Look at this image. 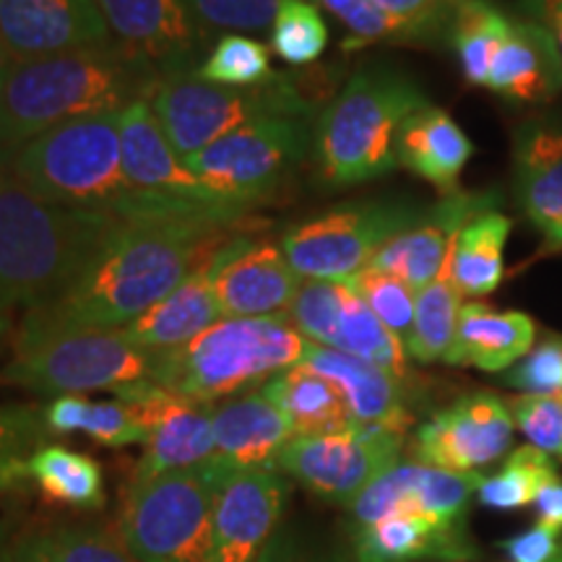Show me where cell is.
<instances>
[{
	"label": "cell",
	"mask_w": 562,
	"mask_h": 562,
	"mask_svg": "<svg viewBox=\"0 0 562 562\" xmlns=\"http://www.w3.org/2000/svg\"><path fill=\"white\" fill-rule=\"evenodd\" d=\"M261 222L252 216H178L123 222L94 261L58 297L26 311L30 331H117L131 326L224 243Z\"/></svg>",
	"instance_id": "cell-1"
},
{
	"label": "cell",
	"mask_w": 562,
	"mask_h": 562,
	"mask_svg": "<svg viewBox=\"0 0 562 562\" xmlns=\"http://www.w3.org/2000/svg\"><path fill=\"white\" fill-rule=\"evenodd\" d=\"M159 74L117 42L89 50L16 60L0 87V146L16 154L42 133L149 100Z\"/></svg>",
	"instance_id": "cell-2"
},
{
	"label": "cell",
	"mask_w": 562,
	"mask_h": 562,
	"mask_svg": "<svg viewBox=\"0 0 562 562\" xmlns=\"http://www.w3.org/2000/svg\"><path fill=\"white\" fill-rule=\"evenodd\" d=\"M121 224L100 211L42 199L9 167L0 170V311H30L58 297Z\"/></svg>",
	"instance_id": "cell-3"
},
{
	"label": "cell",
	"mask_w": 562,
	"mask_h": 562,
	"mask_svg": "<svg viewBox=\"0 0 562 562\" xmlns=\"http://www.w3.org/2000/svg\"><path fill=\"white\" fill-rule=\"evenodd\" d=\"M9 170L42 199L100 211L121 222L211 216L191 214L133 191L123 170L121 112L76 117L42 133L13 154Z\"/></svg>",
	"instance_id": "cell-4"
},
{
	"label": "cell",
	"mask_w": 562,
	"mask_h": 562,
	"mask_svg": "<svg viewBox=\"0 0 562 562\" xmlns=\"http://www.w3.org/2000/svg\"><path fill=\"white\" fill-rule=\"evenodd\" d=\"M409 76L364 66L349 76L315 128V165L328 188H351L398 167L396 138L406 117L425 108Z\"/></svg>",
	"instance_id": "cell-5"
},
{
	"label": "cell",
	"mask_w": 562,
	"mask_h": 562,
	"mask_svg": "<svg viewBox=\"0 0 562 562\" xmlns=\"http://www.w3.org/2000/svg\"><path fill=\"white\" fill-rule=\"evenodd\" d=\"M307 339L286 315L220 318L186 347L157 355L151 381L211 404L263 389L302 362Z\"/></svg>",
	"instance_id": "cell-6"
},
{
	"label": "cell",
	"mask_w": 562,
	"mask_h": 562,
	"mask_svg": "<svg viewBox=\"0 0 562 562\" xmlns=\"http://www.w3.org/2000/svg\"><path fill=\"white\" fill-rule=\"evenodd\" d=\"M11 360L0 370V383L42 393L81 396L151 381L157 355L117 331H30L16 328Z\"/></svg>",
	"instance_id": "cell-7"
},
{
	"label": "cell",
	"mask_w": 562,
	"mask_h": 562,
	"mask_svg": "<svg viewBox=\"0 0 562 562\" xmlns=\"http://www.w3.org/2000/svg\"><path fill=\"white\" fill-rule=\"evenodd\" d=\"M149 104L182 161L261 117H313V102L297 87V79L279 70L258 87H224L201 79L199 70H180L161 76Z\"/></svg>",
	"instance_id": "cell-8"
},
{
	"label": "cell",
	"mask_w": 562,
	"mask_h": 562,
	"mask_svg": "<svg viewBox=\"0 0 562 562\" xmlns=\"http://www.w3.org/2000/svg\"><path fill=\"white\" fill-rule=\"evenodd\" d=\"M214 463L136 480L125 490L117 537L138 562H203L211 542L216 492Z\"/></svg>",
	"instance_id": "cell-9"
},
{
	"label": "cell",
	"mask_w": 562,
	"mask_h": 562,
	"mask_svg": "<svg viewBox=\"0 0 562 562\" xmlns=\"http://www.w3.org/2000/svg\"><path fill=\"white\" fill-rule=\"evenodd\" d=\"M311 121L302 115L261 117L214 140L186 165L211 191L258 209L305 161L315 144Z\"/></svg>",
	"instance_id": "cell-10"
},
{
	"label": "cell",
	"mask_w": 562,
	"mask_h": 562,
	"mask_svg": "<svg viewBox=\"0 0 562 562\" xmlns=\"http://www.w3.org/2000/svg\"><path fill=\"white\" fill-rule=\"evenodd\" d=\"M422 214L425 209L414 201L344 203L286 229L281 248L302 279L347 281L368 269L378 250Z\"/></svg>",
	"instance_id": "cell-11"
},
{
	"label": "cell",
	"mask_w": 562,
	"mask_h": 562,
	"mask_svg": "<svg viewBox=\"0 0 562 562\" xmlns=\"http://www.w3.org/2000/svg\"><path fill=\"white\" fill-rule=\"evenodd\" d=\"M406 432L362 427L328 435H297L281 451L277 469L313 495L349 505L402 459Z\"/></svg>",
	"instance_id": "cell-12"
},
{
	"label": "cell",
	"mask_w": 562,
	"mask_h": 562,
	"mask_svg": "<svg viewBox=\"0 0 562 562\" xmlns=\"http://www.w3.org/2000/svg\"><path fill=\"white\" fill-rule=\"evenodd\" d=\"M121 146L125 178L140 195L191 211V214L250 216L256 211L211 191L188 170V165L161 131L149 100L131 102L121 112Z\"/></svg>",
	"instance_id": "cell-13"
},
{
	"label": "cell",
	"mask_w": 562,
	"mask_h": 562,
	"mask_svg": "<svg viewBox=\"0 0 562 562\" xmlns=\"http://www.w3.org/2000/svg\"><path fill=\"white\" fill-rule=\"evenodd\" d=\"M146 427V451L136 480L199 469L214 459V406L180 396L154 381L115 391Z\"/></svg>",
	"instance_id": "cell-14"
},
{
	"label": "cell",
	"mask_w": 562,
	"mask_h": 562,
	"mask_svg": "<svg viewBox=\"0 0 562 562\" xmlns=\"http://www.w3.org/2000/svg\"><path fill=\"white\" fill-rule=\"evenodd\" d=\"M513 430L516 422L508 402L487 391L469 393L419 427L414 453L427 467L476 474L510 451Z\"/></svg>",
	"instance_id": "cell-15"
},
{
	"label": "cell",
	"mask_w": 562,
	"mask_h": 562,
	"mask_svg": "<svg viewBox=\"0 0 562 562\" xmlns=\"http://www.w3.org/2000/svg\"><path fill=\"white\" fill-rule=\"evenodd\" d=\"M292 482L279 469L229 474L216 492L203 562H258L290 503Z\"/></svg>",
	"instance_id": "cell-16"
},
{
	"label": "cell",
	"mask_w": 562,
	"mask_h": 562,
	"mask_svg": "<svg viewBox=\"0 0 562 562\" xmlns=\"http://www.w3.org/2000/svg\"><path fill=\"white\" fill-rule=\"evenodd\" d=\"M258 229L235 235L209 261L224 318L284 315L302 284L284 248L258 240Z\"/></svg>",
	"instance_id": "cell-17"
},
{
	"label": "cell",
	"mask_w": 562,
	"mask_h": 562,
	"mask_svg": "<svg viewBox=\"0 0 562 562\" xmlns=\"http://www.w3.org/2000/svg\"><path fill=\"white\" fill-rule=\"evenodd\" d=\"M484 474H459L412 461L391 467L349 505L355 526L378 521L391 513H414L442 529L467 531V513Z\"/></svg>",
	"instance_id": "cell-18"
},
{
	"label": "cell",
	"mask_w": 562,
	"mask_h": 562,
	"mask_svg": "<svg viewBox=\"0 0 562 562\" xmlns=\"http://www.w3.org/2000/svg\"><path fill=\"white\" fill-rule=\"evenodd\" d=\"M501 201V191H461L459 188V191L442 193V199L425 209V214L409 229L398 232L391 243H385L370 266L404 279L414 290H422L440 277L461 229L480 214L497 211Z\"/></svg>",
	"instance_id": "cell-19"
},
{
	"label": "cell",
	"mask_w": 562,
	"mask_h": 562,
	"mask_svg": "<svg viewBox=\"0 0 562 562\" xmlns=\"http://www.w3.org/2000/svg\"><path fill=\"white\" fill-rule=\"evenodd\" d=\"M0 40L13 63L115 42L97 0H0Z\"/></svg>",
	"instance_id": "cell-20"
},
{
	"label": "cell",
	"mask_w": 562,
	"mask_h": 562,
	"mask_svg": "<svg viewBox=\"0 0 562 562\" xmlns=\"http://www.w3.org/2000/svg\"><path fill=\"white\" fill-rule=\"evenodd\" d=\"M112 40L161 76L199 70V21L182 0H97Z\"/></svg>",
	"instance_id": "cell-21"
},
{
	"label": "cell",
	"mask_w": 562,
	"mask_h": 562,
	"mask_svg": "<svg viewBox=\"0 0 562 562\" xmlns=\"http://www.w3.org/2000/svg\"><path fill=\"white\" fill-rule=\"evenodd\" d=\"M294 430L266 389L214 406V463L224 480L250 469H277Z\"/></svg>",
	"instance_id": "cell-22"
},
{
	"label": "cell",
	"mask_w": 562,
	"mask_h": 562,
	"mask_svg": "<svg viewBox=\"0 0 562 562\" xmlns=\"http://www.w3.org/2000/svg\"><path fill=\"white\" fill-rule=\"evenodd\" d=\"M300 364L315 370L336 385L355 425L391 427V430L409 432L414 419L406 409L404 381L389 375L375 364L313 341H307L305 357Z\"/></svg>",
	"instance_id": "cell-23"
},
{
	"label": "cell",
	"mask_w": 562,
	"mask_h": 562,
	"mask_svg": "<svg viewBox=\"0 0 562 562\" xmlns=\"http://www.w3.org/2000/svg\"><path fill=\"white\" fill-rule=\"evenodd\" d=\"M513 191L533 227H562V117L524 123L513 140Z\"/></svg>",
	"instance_id": "cell-24"
},
{
	"label": "cell",
	"mask_w": 562,
	"mask_h": 562,
	"mask_svg": "<svg viewBox=\"0 0 562 562\" xmlns=\"http://www.w3.org/2000/svg\"><path fill=\"white\" fill-rule=\"evenodd\" d=\"M487 87L508 102H552L562 91V55L552 34L531 19L513 21L492 58Z\"/></svg>",
	"instance_id": "cell-25"
},
{
	"label": "cell",
	"mask_w": 562,
	"mask_h": 562,
	"mask_svg": "<svg viewBox=\"0 0 562 562\" xmlns=\"http://www.w3.org/2000/svg\"><path fill=\"white\" fill-rule=\"evenodd\" d=\"M351 550L355 562H459L476 554L467 531L442 529L414 513H391L357 526Z\"/></svg>",
	"instance_id": "cell-26"
},
{
	"label": "cell",
	"mask_w": 562,
	"mask_h": 562,
	"mask_svg": "<svg viewBox=\"0 0 562 562\" xmlns=\"http://www.w3.org/2000/svg\"><path fill=\"white\" fill-rule=\"evenodd\" d=\"M209 261L188 273L151 311H146L131 326H125V334L138 347L151 351V355H165V351L186 347L188 341H193L195 336L224 318L220 302H216Z\"/></svg>",
	"instance_id": "cell-27"
},
{
	"label": "cell",
	"mask_w": 562,
	"mask_h": 562,
	"mask_svg": "<svg viewBox=\"0 0 562 562\" xmlns=\"http://www.w3.org/2000/svg\"><path fill=\"white\" fill-rule=\"evenodd\" d=\"M537 323L518 311L497 313L484 302L461 307L453 347L446 362L456 368H476L484 372H505L521 362L533 349Z\"/></svg>",
	"instance_id": "cell-28"
},
{
	"label": "cell",
	"mask_w": 562,
	"mask_h": 562,
	"mask_svg": "<svg viewBox=\"0 0 562 562\" xmlns=\"http://www.w3.org/2000/svg\"><path fill=\"white\" fill-rule=\"evenodd\" d=\"M472 154V140L459 123L432 104L412 112L396 138L398 165L430 182L440 193L459 191V178Z\"/></svg>",
	"instance_id": "cell-29"
},
{
	"label": "cell",
	"mask_w": 562,
	"mask_h": 562,
	"mask_svg": "<svg viewBox=\"0 0 562 562\" xmlns=\"http://www.w3.org/2000/svg\"><path fill=\"white\" fill-rule=\"evenodd\" d=\"M263 389L273 398V404L286 414L294 438L297 435L341 432L355 427L336 385L305 364H294V368L279 372Z\"/></svg>",
	"instance_id": "cell-30"
},
{
	"label": "cell",
	"mask_w": 562,
	"mask_h": 562,
	"mask_svg": "<svg viewBox=\"0 0 562 562\" xmlns=\"http://www.w3.org/2000/svg\"><path fill=\"white\" fill-rule=\"evenodd\" d=\"M510 229V216L501 211H487L469 222L456 237L446 258V269L463 297H484L501 286L505 277L503 252Z\"/></svg>",
	"instance_id": "cell-31"
},
{
	"label": "cell",
	"mask_w": 562,
	"mask_h": 562,
	"mask_svg": "<svg viewBox=\"0 0 562 562\" xmlns=\"http://www.w3.org/2000/svg\"><path fill=\"white\" fill-rule=\"evenodd\" d=\"M32 484L47 501L74 510H100L108 503L102 467L74 448L45 442L30 461Z\"/></svg>",
	"instance_id": "cell-32"
},
{
	"label": "cell",
	"mask_w": 562,
	"mask_h": 562,
	"mask_svg": "<svg viewBox=\"0 0 562 562\" xmlns=\"http://www.w3.org/2000/svg\"><path fill=\"white\" fill-rule=\"evenodd\" d=\"M45 425L50 435L83 432L100 446L125 448L146 446V427L136 412L121 398L115 402H89L83 396H58L42 406Z\"/></svg>",
	"instance_id": "cell-33"
},
{
	"label": "cell",
	"mask_w": 562,
	"mask_h": 562,
	"mask_svg": "<svg viewBox=\"0 0 562 562\" xmlns=\"http://www.w3.org/2000/svg\"><path fill=\"white\" fill-rule=\"evenodd\" d=\"M328 347L375 364V368L385 370L404 383L409 378V355H406L404 341L383 326L381 318L368 307V302L351 286L347 297H344L339 321H336Z\"/></svg>",
	"instance_id": "cell-34"
},
{
	"label": "cell",
	"mask_w": 562,
	"mask_h": 562,
	"mask_svg": "<svg viewBox=\"0 0 562 562\" xmlns=\"http://www.w3.org/2000/svg\"><path fill=\"white\" fill-rule=\"evenodd\" d=\"M463 307V294L456 290L451 273L442 266L440 277L417 290L414 305V326L409 339L404 341L406 355L422 364L442 360L453 347L456 326Z\"/></svg>",
	"instance_id": "cell-35"
},
{
	"label": "cell",
	"mask_w": 562,
	"mask_h": 562,
	"mask_svg": "<svg viewBox=\"0 0 562 562\" xmlns=\"http://www.w3.org/2000/svg\"><path fill=\"white\" fill-rule=\"evenodd\" d=\"M513 21L487 0H461L453 9L451 42L463 79L487 87L492 58L508 37Z\"/></svg>",
	"instance_id": "cell-36"
},
{
	"label": "cell",
	"mask_w": 562,
	"mask_h": 562,
	"mask_svg": "<svg viewBox=\"0 0 562 562\" xmlns=\"http://www.w3.org/2000/svg\"><path fill=\"white\" fill-rule=\"evenodd\" d=\"M9 562H138L117 533L100 526H60L34 533L11 552Z\"/></svg>",
	"instance_id": "cell-37"
},
{
	"label": "cell",
	"mask_w": 562,
	"mask_h": 562,
	"mask_svg": "<svg viewBox=\"0 0 562 562\" xmlns=\"http://www.w3.org/2000/svg\"><path fill=\"white\" fill-rule=\"evenodd\" d=\"M554 476H558V469L550 453L539 451L537 446H521L510 451L501 472L484 476L476 497L484 508L518 510L531 505L537 492Z\"/></svg>",
	"instance_id": "cell-38"
},
{
	"label": "cell",
	"mask_w": 562,
	"mask_h": 562,
	"mask_svg": "<svg viewBox=\"0 0 562 562\" xmlns=\"http://www.w3.org/2000/svg\"><path fill=\"white\" fill-rule=\"evenodd\" d=\"M326 11L347 26L351 40L344 47H362L372 42H422L432 40L446 30L438 21H414L393 16L372 0H318Z\"/></svg>",
	"instance_id": "cell-39"
},
{
	"label": "cell",
	"mask_w": 562,
	"mask_h": 562,
	"mask_svg": "<svg viewBox=\"0 0 562 562\" xmlns=\"http://www.w3.org/2000/svg\"><path fill=\"white\" fill-rule=\"evenodd\" d=\"M47 435L40 406H0V492L24 490L32 482L30 461L45 446Z\"/></svg>",
	"instance_id": "cell-40"
},
{
	"label": "cell",
	"mask_w": 562,
	"mask_h": 562,
	"mask_svg": "<svg viewBox=\"0 0 562 562\" xmlns=\"http://www.w3.org/2000/svg\"><path fill=\"white\" fill-rule=\"evenodd\" d=\"M328 24L311 0H281L271 26V50L290 66H307L326 53Z\"/></svg>",
	"instance_id": "cell-41"
},
{
	"label": "cell",
	"mask_w": 562,
	"mask_h": 562,
	"mask_svg": "<svg viewBox=\"0 0 562 562\" xmlns=\"http://www.w3.org/2000/svg\"><path fill=\"white\" fill-rule=\"evenodd\" d=\"M199 76L224 87H258L271 81L277 70L271 68V50L263 42L248 34H227L201 63Z\"/></svg>",
	"instance_id": "cell-42"
},
{
	"label": "cell",
	"mask_w": 562,
	"mask_h": 562,
	"mask_svg": "<svg viewBox=\"0 0 562 562\" xmlns=\"http://www.w3.org/2000/svg\"><path fill=\"white\" fill-rule=\"evenodd\" d=\"M347 284L368 302L370 311L381 318L389 331L396 334L402 341L409 339L414 326V305H417V290L414 286L389 271L372 269V266L347 279Z\"/></svg>",
	"instance_id": "cell-43"
},
{
	"label": "cell",
	"mask_w": 562,
	"mask_h": 562,
	"mask_svg": "<svg viewBox=\"0 0 562 562\" xmlns=\"http://www.w3.org/2000/svg\"><path fill=\"white\" fill-rule=\"evenodd\" d=\"M347 292V281L305 279L300 284L297 294H294L290 311H286V318L292 321V326L297 328L307 341L328 347Z\"/></svg>",
	"instance_id": "cell-44"
},
{
	"label": "cell",
	"mask_w": 562,
	"mask_h": 562,
	"mask_svg": "<svg viewBox=\"0 0 562 562\" xmlns=\"http://www.w3.org/2000/svg\"><path fill=\"white\" fill-rule=\"evenodd\" d=\"M182 3L206 30L232 34L271 30L281 9V0H182Z\"/></svg>",
	"instance_id": "cell-45"
},
{
	"label": "cell",
	"mask_w": 562,
	"mask_h": 562,
	"mask_svg": "<svg viewBox=\"0 0 562 562\" xmlns=\"http://www.w3.org/2000/svg\"><path fill=\"white\" fill-rule=\"evenodd\" d=\"M508 409L529 446L562 459V393L560 396L521 393V396L510 398Z\"/></svg>",
	"instance_id": "cell-46"
},
{
	"label": "cell",
	"mask_w": 562,
	"mask_h": 562,
	"mask_svg": "<svg viewBox=\"0 0 562 562\" xmlns=\"http://www.w3.org/2000/svg\"><path fill=\"white\" fill-rule=\"evenodd\" d=\"M510 389L529 396H560L562 393V336H550L533 347L521 362L505 372Z\"/></svg>",
	"instance_id": "cell-47"
},
{
	"label": "cell",
	"mask_w": 562,
	"mask_h": 562,
	"mask_svg": "<svg viewBox=\"0 0 562 562\" xmlns=\"http://www.w3.org/2000/svg\"><path fill=\"white\" fill-rule=\"evenodd\" d=\"M258 562H355L339 547L315 539L297 526L281 524Z\"/></svg>",
	"instance_id": "cell-48"
},
{
	"label": "cell",
	"mask_w": 562,
	"mask_h": 562,
	"mask_svg": "<svg viewBox=\"0 0 562 562\" xmlns=\"http://www.w3.org/2000/svg\"><path fill=\"white\" fill-rule=\"evenodd\" d=\"M560 547L562 531L544 524H533L531 529L501 542L505 562H554Z\"/></svg>",
	"instance_id": "cell-49"
},
{
	"label": "cell",
	"mask_w": 562,
	"mask_h": 562,
	"mask_svg": "<svg viewBox=\"0 0 562 562\" xmlns=\"http://www.w3.org/2000/svg\"><path fill=\"white\" fill-rule=\"evenodd\" d=\"M372 3H378L383 11L393 13V16L448 24L453 19V9L461 0H372Z\"/></svg>",
	"instance_id": "cell-50"
},
{
	"label": "cell",
	"mask_w": 562,
	"mask_h": 562,
	"mask_svg": "<svg viewBox=\"0 0 562 562\" xmlns=\"http://www.w3.org/2000/svg\"><path fill=\"white\" fill-rule=\"evenodd\" d=\"M531 505H533V510H537L539 524L552 526V529L562 531V480H560V474L537 492V497H533Z\"/></svg>",
	"instance_id": "cell-51"
},
{
	"label": "cell",
	"mask_w": 562,
	"mask_h": 562,
	"mask_svg": "<svg viewBox=\"0 0 562 562\" xmlns=\"http://www.w3.org/2000/svg\"><path fill=\"white\" fill-rule=\"evenodd\" d=\"M524 9L531 21L552 34L562 55V0H524Z\"/></svg>",
	"instance_id": "cell-52"
},
{
	"label": "cell",
	"mask_w": 562,
	"mask_h": 562,
	"mask_svg": "<svg viewBox=\"0 0 562 562\" xmlns=\"http://www.w3.org/2000/svg\"><path fill=\"white\" fill-rule=\"evenodd\" d=\"M554 256H562V227L550 232V235H544V243L539 245L533 256L526 258L524 266H518V269H513V277H516L518 271H524L526 266H533V263H539V261H547V258H554Z\"/></svg>",
	"instance_id": "cell-53"
},
{
	"label": "cell",
	"mask_w": 562,
	"mask_h": 562,
	"mask_svg": "<svg viewBox=\"0 0 562 562\" xmlns=\"http://www.w3.org/2000/svg\"><path fill=\"white\" fill-rule=\"evenodd\" d=\"M11 552H9V526H5L3 518H0V562H9Z\"/></svg>",
	"instance_id": "cell-54"
},
{
	"label": "cell",
	"mask_w": 562,
	"mask_h": 562,
	"mask_svg": "<svg viewBox=\"0 0 562 562\" xmlns=\"http://www.w3.org/2000/svg\"><path fill=\"white\" fill-rule=\"evenodd\" d=\"M11 66H13V58L9 55V50H5L3 40H0V87H3V81H5V76H9Z\"/></svg>",
	"instance_id": "cell-55"
},
{
	"label": "cell",
	"mask_w": 562,
	"mask_h": 562,
	"mask_svg": "<svg viewBox=\"0 0 562 562\" xmlns=\"http://www.w3.org/2000/svg\"><path fill=\"white\" fill-rule=\"evenodd\" d=\"M9 339H13V323L9 318V313L0 311V347Z\"/></svg>",
	"instance_id": "cell-56"
},
{
	"label": "cell",
	"mask_w": 562,
	"mask_h": 562,
	"mask_svg": "<svg viewBox=\"0 0 562 562\" xmlns=\"http://www.w3.org/2000/svg\"><path fill=\"white\" fill-rule=\"evenodd\" d=\"M11 165V154L3 149V146H0V170H5V167Z\"/></svg>",
	"instance_id": "cell-57"
},
{
	"label": "cell",
	"mask_w": 562,
	"mask_h": 562,
	"mask_svg": "<svg viewBox=\"0 0 562 562\" xmlns=\"http://www.w3.org/2000/svg\"><path fill=\"white\" fill-rule=\"evenodd\" d=\"M554 562H562V547H560V552H558V558H554Z\"/></svg>",
	"instance_id": "cell-58"
},
{
	"label": "cell",
	"mask_w": 562,
	"mask_h": 562,
	"mask_svg": "<svg viewBox=\"0 0 562 562\" xmlns=\"http://www.w3.org/2000/svg\"><path fill=\"white\" fill-rule=\"evenodd\" d=\"M3 313H5V311H3Z\"/></svg>",
	"instance_id": "cell-59"
}]
</instances>
